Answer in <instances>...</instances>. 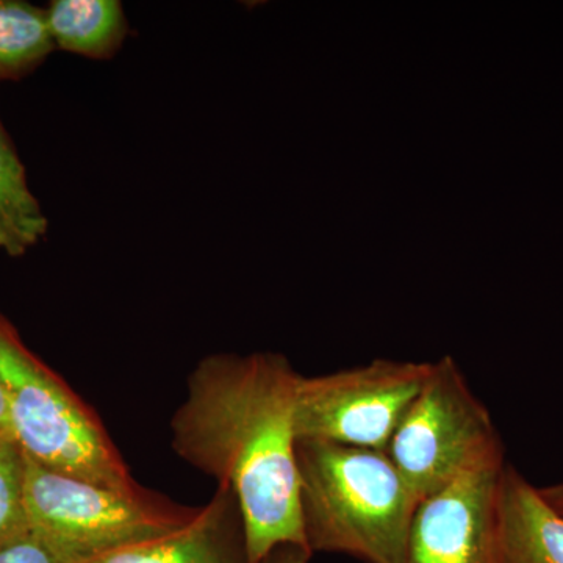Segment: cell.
<instances>
[{
  "label": "cell",
  "mask_w": 563,
  "mask_h": 563,
  "mask_svg": "<svg viewBox=\"0 0 563 563\" xmlns=\"http://www.w3.org/2000/svg\"><path fill=\"white\" fill-rule=\"evenodd\" d=\"M385 453L420 503L465 474L506 462L490 412L448 358L432 365Z\"/></svg>",
  "instance_id": "5b68a950"
},
{
  "label": "cell",
  "mask_w": 563,
  "mask_h": 563,
  "mask_svg": "<svg viewBox=\"0 0 563 563\" xmlns=\"http://www.w3.org/2000/svg\"><path fill=\"white\" fill-rule=\"evenodd\" d=\"M49 232V220L29 187L27 172L0 120V251L22 257Z\"/></svg>",
  "instance_id": "8fae6325"
},
{
  "label": "cell",
  "mask_w": 563,
  "mask_h": 563,
  "mask_svg": "<svg viewBox=\"0 0 563 563\" xmlns=\"http://www.w3.org/2000/svg\"><path fill=\"white\" fill-rule=\"evenodd\" d=\"M540 492H542L543 498L547 499L559 514L563 515V483L540 487Z\"/></svg>",
  "instance_id": "9a60e30c"
},
{
  "label": "cell",
  "mask_w": 563,
  "mask_h": 563,
  "mask_svg": "<svg viewBox=\"0 0 563 563\" xmlns=\"http://www.w3.org/2000/svg\"><path fill=\"white\" fill-rule=\"evenodd\" d=\"M299 379L280 355H209L173 418V450L235 496L250 563L313 555L299 504Z\"/></svg>",
  "instance_id": "6da1fadb"
},
{
  "label": "cell",
  "mask_w": 563,
  "mask_h": 563,
  "mask_svg": "<svg viewBox=\"0 0 563 563\" xmlns=\"http://www.w3.org/2000/svg\"><path fill=\"white\" fill-rule=\"evenodd\" d=\"M431 369L429 363L379 361L325 376H301L296 437L385 451Z\"/></svg>",
  "instance_id": "8992f818"
},
{
  "label": "cell",
  "mask_w": 563,
  "mask_h": 563,
  "mask_svg": "<svg viewBox=\"0 0 563 563\" xmlns=\"http://www.w3.org/2000/svg\"><path fill=\"white\" fill-rule=\"evenodd\" d=\"M299 504L312 553L406 563L420 499L385 451L298 440Z\"/></svg>",
  "instance_id": "7a4b0ae2"
},
{
  "label": "cell",
  "mask_w": 563,
  "mask_h": 563,
  "mask_svg": "<svg viewBox=\"0 0 563 563\" xmlns=\"http://www.w3.org/2000/svg\"><path fill=\"white\" fill-rule=\"evenodd\" d=\"M0 432L13 433V429H11L9 404H7L5 393L2 390V385H0Z\"/></svg>",
  "instance_id": "2e32d148"
},
{
  "label": "cell",
  "mask_w": 563,
  "mask_h": 563,
  "mask_svg": "<svg viewBox=\"0 0 563 563\" xmlns=\"http://www.w3.org/2000/svg\"><path fill=\"white\" fill-rule=\"evenodd\" d=\"M25 454L11 432H0V547L31 531L24 501Z\"/></svg>",
  "instance_id": "4fadbf2b"
},
{
  "label": "cell",
  "mask_w": 563,
  "mask_h": 563,
  "mask_svg": "<svg viewBox=\"0 0 563 563\" xmlns=\"http://www.w3.org/2000/svg\"><path fill=\"white\" fill-rule=\"evenodd\" d=\"M0 563H63L32 531L0 547Z\"/></svg>",
  "instance_id": "5bb4252c"
},
{
  "label": "cell",
  "mask_w": 563,
  "mask_h": 563,
  "mask_svg": "<svg viewBox=\"0 0 563 563\" xmlns=\"http://www.w3.org/2000/svg\"><path fill=\"white\" fill-rule=\"evenodd\" d=\"M54 51L46 9L0 0V81L24 79Z\"/></svg>",
  "instance_id": "7c38bea8"
},
{
  "label": "cell",
  "mask_w": 563,
  "mask_h": 563,
  "mask_svg": "<svg viewBox=\"0 0 563 563\" xmlns=\"http://www.w3.org/2000/svg\"><path fill=\"white\" fill-rule=\"evenodd\" d=\"M46 11L55 49L106 60L129 35L128 16L118 0H54Z\"/></svg>",
  "instance_id": "30bf717a"
},
{
  "label": "cell",
  "mask_w": 563,
  "mask_h": 563,
  "mask_svg": "<svg viewBox=\"0 0 563 563\" xmlns=\"http://www.w3.org/2000/svg\"><path fill=\"white\" fill-rule=\"evenodd\" d=\"M499 536L504 563H563V515L509 465L499 490Z\"/></svg>",
  "instance_id": "9c48e42d"
},
{
  "label": "cell",
  "mask_w": 563,
  "mask_h": 563,
  "mask_svg": "<svg viewBox=\"0 0 563 563\" xmlns=\"http://www.w3.org/2000/svg\"><path fill=\"white\" fill-rule=\"evenodd\" d=\"M0 385L11 429L27 457L52 472L140 493L98 415L40 361L0 313Z\"/></svg>",
  "instance_id": "3957f363"
},
{
  "label": "cell",
  "mask_w": 563,
  "mask_h": 563,
  "mask_svg": "<svg viewBox=\"0 0 563 563\" xmlns=\"http://www.w3.org/2000/svg\"><path fill=\"white\" fill-rule=\"evenodd\" d=\"M85 563H250L239 503L229 488L218 487L184 528Z\"/></svg>",
  "instance_id": "ba28073f"
},
{
  "label": "cell",
  "mask_w": 563,
  "mask_h": 563,
  "mask_svg": "<svg viewBox=\"0 0 563 563\" xmlns=\"http://www.w3.org/2000/svg\"><path fill=\"white\" fill-rule=\"evenodd\" d=\"M506 462L459 477L418 506L406 563H504L499 490Z\"/></svg>",
  "instance_id": "52a82bcc"
},
{
  "label": "cell",
  "mask_w": 563,
  "mask_h": 563,
  "mask_svg": "<svg viewBox=\"0 0 563 563\" xmlns=\"http://www.w3.org/2000/svg\"><path fill=\"white\" fill-rule=\"evenodd\" d=\"M29 529L63 563H85L190 523L201 507L150 492L128 493L52 472L25 455Z\"/></svg>",
  "instance_id": "277c9868"
}]
</instances>
